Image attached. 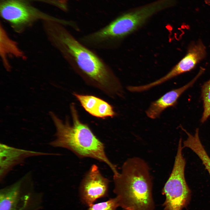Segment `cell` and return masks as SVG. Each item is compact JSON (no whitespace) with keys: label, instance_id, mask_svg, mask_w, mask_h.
Wrapping results in <instances>:
<instances>
[{"label":"cell","instance_id":"cell-1","mask_svg":"<svg viewBox=\"0 0 210 210\" xmlns=\"http://www.w3.org/2000/svg\"><path fill=\"white\" fill-rule=\"evenodd\" d=\"M62 25L52 23L48 27L46 32L72 70L87 83L108 95L113 96L120 94L121 84L111 68Z\"/></svg>","mask_w":210,"mask_h":210},{"label":"cell","instance_id":"cell-2","mask_svg":"<svg viewBox=\"0 0 210 210\" xmlns=\"http://www.w3.org/2000/svg\"><path fill=\"white\" fill-rule=\"evenodd\" d=\"M114 192L125 210H154L152 182L147 163L137 157L129 158L121 172L113 174Z\"/></svg>","mask_w":210,"mask_h":210},{"label":"cell","instance_id":"cell-3","mask_svg":"<svg viewBox=\"0 0 210 210\" xmlns=\"http://www.w3.org/2000/svg\"><path fill=\"white\" fill-rule=\"evenodd\" d=\"M72 119L64 121L51 112L49 114L56 127V139L50 143L52 146L71 150L79 158H90L106 164L113 173L118 170L105 153L104 144L94 135L88 125L80 120L75 104L70 105Z\"/></svg>","mask_w":210,"mask_h":210},{"label":"cell","instance_id":"cell-4","mask_svg":"<svg viewBox=\"0 0 210 210\" xmlns=\"http://www.w3.org/2000/svg\"><path fill=\"white\" fill-rule=\"evenodd\" d=\"M174 4V0H158L124 14L93 32V43L100 50H112L124 37L137 29L151 16Z\"/></svg>","mask_w":210,"mask_h":210},{"label":"cell","instance_id":"cell-5","mask_svg":"<svg viewBox=\"0 0 210 210\" xmlns=\"http://www.w3.org/2000/svg\"><path fill=\"white\" fill-rule=\"evenodd\" d=\"M30 177L28 174L0 190V210H38L41 207L42 195L35 191Z\"/></svg>","mask_w":210,"mask_h":210},{"label":"cell","instance_id":"cell-6","mask_svg":"<svg viewBox=\"0 0 210 210\" xmlns=\"http://www.w3.org/2000/svg\"><path fill=\"white\" fill-rule=\"evenodd\" d=\"M186 164L183 157L175 158L172 172L162 190L165 197L164 210H182L189 203L191 191L185 177Z\"/></svg>","mask_w":210,"mask_h":210},{"label":"cell","instance_id":"cell-7","mask_svg":"<svg viewBox=\"0 0 210 210\" xmlns=\"http://www.w3.org/2000/svg\"><path fill=\"white\" fill-rule=\"evenodd\" d=\"M0 12L2 18L18 33L38 20L53 19L40 12L24 0H2Z\"/></svg>","mask_w":210,"mask_h":210},{"label":"cell","instance_id":"cell-8","mask_svg":"<svg viewBox=\"0 0 210 210\" xmlns=\"http://www.w3.org/2000/svg\"><path fill=\"white\" fill-rule=\"evenodd\" d=\"M109 182L102 175L98 167L92 165L80 186L79 195L82 203L89 206L97 199L107 196Z\"/></svg>","mask_w":210,"mask_h":210},{"label":"cell","instance_id":"cell-9","mask_svg":"<svg viewBox=\"0 0 210 210\" xmlns=\"http://www.w3.org/2000/svg\"><path fill=\"white\" fill-rule=\"evenodd\" d=\"M206 49L203 42L199 40L191 44L184 57L166 75L160 78L143 85L144 91L159 85L178 75L193 69L206 56Z\"/></svg>","mask_w":210,"mask_h":210},{"label":"cell","instance_id":"cell-10","mask_svg":"<svg viewBox=\"0 0 210 210\" xmlns=\"http://www.w3.org/2000/svg\"><path fill=\"white\" fill-rule=\"evenodd\" d=\"M54 155L19 149L3 144H0V180L3 179L10 171L16 165L30 156Z\"/></svg>","mask_w":210,"mask_h":210},{"label":"cell","instance_id":"cell-11","mask_svg":"<svg viewBox=\"0 0 210 210\" xmlns=\"http://www.w3.org/2000/svg\"><path fill=\"white\" fill-rule=\"evenodd\" d=\"M203 71V70L200 69L197 75L188 83L180 88L173 89L167 92L159 98L153 102L146 111L147 116L151 119H156L160 116L165 109L175 105L182 94L193 85Z\"/></svg>","mask_w":210,"mask_h":210},{"label":"cell","instance_id":"cell-12","mask_svg":"<svg viewBox=\"0 0 210 210\" xmlns=\"http://www.w3.org/2000/svg\"><path fill=\"white\" fill-rule=\"evenodd\" d=\"M74 95L82 107L89 114L100 118H112L116 115L113 106L108 103L96 96L75 93Z\"/></svg>","mask_w":210,"mask_h":210},{"label":"cell","instance_id":"cell-13","mask_svg":"<svg viewBox=\"0 0 210 210\" xmlns=\"http://www.w3.org/2000/svg\"><path fill=\"white\" fill-rule=\"evenodd\" d=\"M0 30V53L3 63L7 70L10 68L8 60V56L21 57H24L22 51L19 48L16 42L11 40L3 27Z\"/></svg>","mask_w":210,"mask_h":210},{"label":"cell","instance_id":"cell-14","mask_svg":"<svg viewBox=\"0 0 210 210\" xmlns=\"http://www.w3.org/2000/svg\"><path fill=\"white\" fill-rule=\"evenodd\" d=\"M199 132L196 129L194 135L186 132L188 137L183 142V147L190 148L197 155L210 175V158L200 140Z\"/></svg>","mask_w":210,"mask_h":210},{"label":"cell","instance_id":"cell-15","mask_svg":"<svg viewBox=\"0 0 210 210\" xmlns=\"http://www.w3.org/2000/svg\"><path fill=\"white\" fill-rule=\"evenodd\" d=\"M201 91L204 111L201 121L203 123L210 116V79L203 84Z\"/></svg>","mask_w":210,"mask_h":210},{"label":"cell","instance_id":"cell-16","mask_svg":"<svg viewBox=\"0 0 210 210\" xmlns=\"http://www.w3.org/2000/svg\"><path fill=\"white\" fill-rule=\"evenodd\" d=\"M119 206L118 200L116 197L106 201L94 203L89 206L87 210H116Z\"/></svg>","mask_w":210,"mask_h":210},{"label":"cell","instance_id":"cell-17","mask_svg":"<svg viewBox=\"0 0 210 210\" xmlns=\"http://www.w3.org/2000/svg\"><path fill=\"white\" fill-rule=\"evenodd\" d=\"M67 0H59V1L60 3L65 6V4Z\"/></svg>","mask_w":210,"mask_h":210},{"label":"cell","instance_id":"cell-18","mask_svg":"<svg viewBox=\"0 0 210 210\" xmlns=\"http://www.w3.org/2000/svg\"><path fill=\"white\" fill-rule=\"evenodd\" d=\"M210 0H205V2L207 4L210 5Z\"/></svg>","mask_w":210,"mask_h":210}]
</instances>
